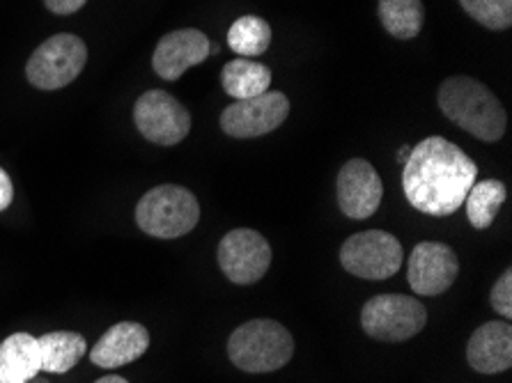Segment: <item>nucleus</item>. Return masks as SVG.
<instances>
[{
	"instance_id": "obj_11",
	"label": "nucleus",
	"mask_w": 512,
	"mask_h": 383,
	"mask_svg": "<svg viewBox=\"0 0 512 383\" xmlns=\"http://www.w3.org/2000/svg\"><path fill=\"white\" fill-rule=\"evenodd\" d=\"M460 273V260L446 244L423 241L411 250L407 264L409 285L421 296H439L451 289Z\"/></svg>"
},
{
	"instance_id": "obj_10",
	"label": "nucleus",
	"mask_w": 512,
	"mask_h": 383,
	"mask_svg": "<svg viewBox=\"0 0 512 383\" xmlns=\"http://www.w3.org/2000/svg\"><path fill=\"white\" fill-rule=\"evenodd\" d=\"M290 113V99L283 92L235 101L221 115V129L230 138H258L281 127Z\"/></svg>"
},
{
	"instance_id": "obj_4",
	"label": "nucleus",
	"mask_w": 512,
	"mask_h": 383,
	"mask_svg": "<svg viewBox=\"0 0 512 383\" xmlns=\"http://www.w3.org/2000/svg\"><path fill=\"white\" fill-rule=\"evenodd\" d=\"M200 221L196 195L175 184L147 191L136 205V223L157 239H177L189 234Z\"/></svg>"
},
{
	"instance_id": "obj_6",
	"label": "nucleus",
	"mask_w": 512,
	"mask_h": 383,
	"mask_svg": "<svg viewBox=\"0 0 512 383\" xmlns=\"http://www.w3.org/2000/svg\"><path fill=\"white\" fill-rule=\"evenodd\" d=\"M428 324V310L414 296L379 294L363 306L361 326L370 338L402 342L418 335Z\"/></svg>"
},
{
	"instance_id": "obj_25",
	"label": "nucleus",
	"mask_w": 512,
	"mask_h": 383,
	"mask_svg": "<svg viewBox=\"0 0 512 383\" xmlns=\"http://www.w3.org/2000/svg\"><path fill=\"white\" fill-rule=\"evenodd\" d=\"M12 200H14L12 179H10V175L5 173L3 168H0V211H5L7 207H10Z\"/></svg>"
},
{
	"instance_id": "obj_1",
	"label": "nucleus",
	"mask_w": 512,
	"mask_h": 383,
	"mask_svg": "<svg viewBox=\"0 0 512 383\" xmlns=\"http://www.w3.org/2000/svg\"><path fill=\"white\" fill-rule=\"evenodd\" d=\"M478 182V166L451 140L430 136L409 152L402 191L409 205L430 216H451Z\"/></svg>"
},
{
	"instance_id": "obj_12",
	"label": "nucleus",
	"mask_w": 512,
	"mask_h": 383,
	"mask_svg": "<svg viewBox=\"0 0 512 383\" xmlns=\"http://www.w3.org/2000/svg\"><path fill=\"white\" fill-rule=\"evenodd\" d=\"M384 184L366 159L347 161L338 173V207L354 221L370 218L382 205Z\"/></svg>"
},
{
	"instance_id": "obj_21",
	"label": "nucleus",
	"mask_w": 512,
	"mask_h": 383,
	"mask_svg": "<svg viewBox=\"0 0 512 383\" xmlns=\"http://www.w3.org/2000/svg\"><path fill=\"white\" fill-rule=\"evenodd\" d=\"M271 44V26L255 14L237 19L228 30V46L239 58H255L267 53Z\"/></svg>"
},
{
	"instance_id": "obj_18",
	"label": "nucleus",
	"mask_w": 512,
	"mask_h": 383,
	"mask_svg": "<svg viewBox=\"0 0 512 383\" xmlns=\"http://www.w3.org/2000/svg\"><path fill=\"white\" fill-rule=\"evenodd\" d=\"M37 347H40L42 372L51 374H65L72 370L74 365H79L85 349H88L81 333L69 331L46 333L42 338H37Z\"/></svg>"
},
{
	"instance_id": "obj_19",
	"label": "nucleus",
	"mask_w": 512,
	"mask_h": 383,
	"mask_svg": "<svg viewBox=\"0 0 512 383\" xmlns=\"http://www.w3.org/2000/svg\"><path fill=\"white\" fill-rule=\"evenodd\" d=\"M506 184L499 179H483L471 186V191L464 198L467 205V218L476 230H487L499 216V209L506 202Z\"/></svg>"
},
{
	"instance_id": "obj_24",
	"label": "nucleus",
	"mask_w": 512,
	"mask_h": 383,
	"mask_svg": "<svg viewBox=\"0 0 512 383\" xmlns=\"http://www.w3.org/2000/svg\"><path fill=\"white\" fill-rule=\"evenodd\" d=\"M53 14H74L88 3V0H44Z\"/></svg>"
},
{
	"instance_id": "obj_14",
	"label": "nucleus",
	"mask_w": 512,
	"mask_h": 383,
	"mask_svg": "<svg viewBox=\"0 0 512 383\" xmlns=\"http://www.w3.org/2000/svg\"><path fill=\"white\" fill-rule=\"evenodd\" d=\"M150 349V333L138 322H120L108 328L90 351V361L104 370L134 363Z\"/></svg>"
},
{
	"instance_id": "obj_8",
	"label": "nucleus",
	"mask_w": 512,
	"mask_h": 383,
	"mask_svg": "<svg viewBox=\"0 0 512 383\" xmlns=\"http://www.w3.org/2000/svg\"><path fill=\"white\" fill-rule=\"evenodd\" d=\"M134 122L150 143L173 147L189 136L191 115L166 90H150L136 101Z\"/></svg>"
},
{
	"instance_id": "obj_16",
	"label": "nucleus",
	"mask_w": 512,
	"mask_h": 383,
	"mask_svg": "<svg viewBox=\"0 0 512 383\" xmlns=\"http://www.w3.org/2000/svg\"><path fill=\"white\" fill-rule=\"evenodd\" d=\"M40 372L37 338L30 333H14L0 342V383H30Z\"/></svg>"
},
{
	"instance_id": "obj_5",
	"label": "nucleus",
	"mask_w": 512,
	"mask_h": 383,
	"mask_svg": "<svg viewBox=\"0 0 512 383\" xmlns=\"http://www.w3.org/2000/svg\"><path fill=\"white\" fill-rule=\"evenodd\" d=\"M88 62V46L81 37L60 33L37 46L26 65L30 85L40 90H60L76 81Z\"/></svg>"
},
{
	"instance_id": "obj_9",
	"label": "nucleus",
	"mask_w": 512,
	"mask_h": 383,
	"mask_svg": "<svg viewBox=\"0 0 512 383\" xmlns=\"http://www.w3.org/2000/svg\"><path fill=\"white\" fill-rule=\"evenodd\" d=\"M223 276L235 285H255L271 267V246L260 232L230 230L219 244Z\"/></svg>"
},
{
	"instance_id": "obj_15",
	"label": "nucleus",
	"mask_w": 512,
	"mask_h": 383,
	"mask_svg": "<svg viewBox=\"0 0 512 383\" xmlns=\"http://www.w3.org/2000/svg\"><path fill=\"white\" fill-rule=\"evenodd\" d=\"M467 361L480 374H499L512 365V326L508 322H487L471 335Z\"/></svg>"
},
{
	"instance_id": "obj_2",
	"label": "nucleus",
	"mask_w": 512,
	"mask_h": 383,
	"mask_svg": "<svg viewBox=\"0 0 512 383\" xmlns=\"http://www.w3.org/2000/svg\"><path fill=\"white\" fill-rule=\"evenodd\" d=\"M439 108L453 124L485 143H496L506 134V108L476 78L453 76L441 83Z\"/></svg>"
},
{
	"instance_id": "obj_17",
	"label": "nucleus",
	"mask_w": 512,
	"mask_h": 383,
	"mask_svg": "<svg viewBox=\"0 0 512 383\" xmlns=\"http://www.w3.org/2000/svg\"><path fill=\"white\" fill-rule=\"evenodd\" d=\"M223 90L228 92L232 99L244 101L253 99L269 92L271 85V69L260 62H253L248 58L230 60L221 72Z\"/></svg>"
},
{
	"instance_id": "obj_20",
	"label": "nucleus",
	"mask_w": 512,
	"mask_h": 383,
	"mask_svg": "<svg viewBox=\"0 0 512 383\" xmlns=\"http://www.w3.org/2000/svg\"><path fill=\"white\" fill-rule=\"evenodd\" d=\"M379 19L389 35L414 39L423 28V0H379Z\"/></svg>"
},
{
	"instance_id": "obj_26",
	"label": "nucleus",
	"mask_w": 512,
	"mask_h": 383,
	"mask_svg": "<svg viewBox=\"0 0 512 383\" xmlns=\"http://www.w3.org/2000/svg\"><path fill=\"white\" fill-rule=\"evenodd\" d=\"M409 152H411V147H409V145H402L400 150H398V161H400V163H405V161H407V156H409Z\"/></svg>"
},
{
	"instance_id": "obj_22",
	"label": "nucleus",
	"mask_w": 512,
	"mask_h": 383,
	"mask_svg": "<svg viewBox=\"0 0 512 383\" xmlns=\"http://www.w3.org/2000/svg\"><path fill=\"white\" fill-rule=\"evenodd\" d=\"M473 21L490 30H506L512 23V0H460Z\"/></svg>"
},
{
	"instance_id": "obj_27",
	"label": "nucleus",
	"mask_w": 512,
	"mask_h": 383,
	"mask_svg": "<svg viewBox=\"0 0 512 383\" xmlns=\"http://www.w3.org/2000/svg\"><path fill=\"white\" fill-rule=\"evenodd\" d=\"M97 383H129V381L122 379V377H115V374H113V377H102Z\"/></svg>"
},
{
	"instance_id": "obj_23",
	"label": "nucleus",
	"mask_w": 512,
	"mask_h": 383,
	"mask_svg": "<svg viewBox=\"0 0 512 383\" xmlns=\"http://www.w3.org/2000/svg\"><path fill=\"white\" fill-rule=\"evenodd\" d=\"M490 303L496 315H501L503 319L512 317V271L510 269L503 271V276L496 280V285L492 287Z\"/></svg>"
},
{
	"instance_id": "obj_3",
	"label": "nucleus",
	"mask_w": 512,
	"mask_h": 383,
	"mask_svg": "<svg viewBox=\"0 0 512 383\" xmlns=\"http://www.w3.org/2000/svg\"><path fill=\"white\" fill-rule=\"evenodd\" d=\"M228 356L242 372H276L292 361L294 340L290 331L274 319H253L230 335Z\"/></svg>"
},
{
	"instance_id": "obj_13",
	"label": "nucleus",
	"mask_w": 512,
	"mask_h": 383,
	"mask_svg": "<svg viewBox=\"0 0 512 383\" xmlns=\"http://www.w3.org/2000/svg\"><path fill=\"white\" fill-rule=\"evenodd\" d=\"M212 42L196 28L173 30L159 39L152 56V67L166 81H177L186 69L200 65L209 58Z\"/></svg>"
},
{
	"instance_id": "obj_7",
	"label": "nucleus",
	"mask_w": 512,
	"mask_h": 383,
	"mask_svg": "<svg viewBox=\"0 0 512 383\" xmlns=\"http://www.w3.org/2000/svg\"><path fill=\"white\" fill-rule=\"evenodd\" d=\"M405 250L393 234L368 230L349 237L340 248V264L347 273L366 280H386L400 271Z\"/></svg>"
}]
</instances>
